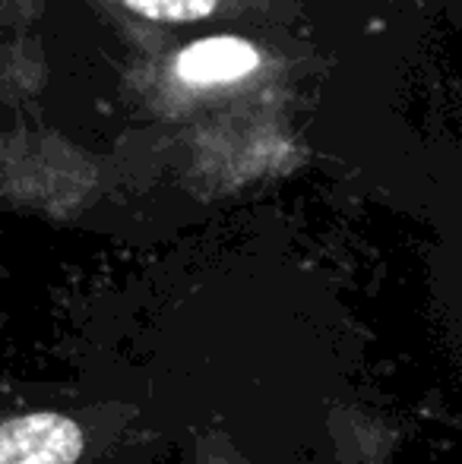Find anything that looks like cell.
Masks as SVG:
<instances>
[{
    "instance_id": "7a4b0ae2",
    "label": "cell",
    "mask_w": 462,
    "mask_h": 464,
    "mask_svg": "<svg viewBox=\"0 0 462 464\" xmlns=\"http://www.w3.org/2000/svg\"><path fill=\"white\" fill-rule=\"evenodd\" d=\"M260 54L244 38H206L178 57V76L191 86H219L253 73Z\"/></svg>"
},
{
    "instance_id": "6da1fadb",
    "label": "cell",
    "mask_w": 462,
    "mask_h": 464,
    "mask_svg": "<svg viewBox=\"0 0 462 464\" xmlns=\"http://www.w3.org/2000/svg\"><path fill=\"white\" fill-rule=\"evenodd\" d=\"M83 452V433L70 417L29 414L0 427V464H74Z\"/></svg>"
},
{
    "instance_id": "3957f363",
    "label": "cell",
    "mask_w": 462,
    "mask_h": 464,
    "mask_svg": "<svg viewBox=\"0 0 462 464\" xmlns=\"http://www.w3.org/2000/svg\"><path fill=\"white\" fill-rule=\"evenodd\" d=\"M123 4L140 16L162 19V23H191V19L210 16L219 0H123Z\"/></svg>"
}]
</instances>
